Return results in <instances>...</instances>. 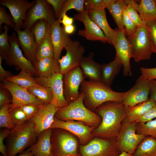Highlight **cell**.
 Returning a JSON list of instances; mask_svg holds the SVG:
<instances>
[{"mask_svg":"<svg viewBox=\"0 0 156 156\" xmlns=\"http://www.w3.org/2000/svg\"><path fill=\"white\" fill-rule=\"evenodd\" d=\"M122 21L125 34L127 38H129L135 34L138 27L130 18L125 10L123 14Z\"/></svg>","mask_w":156,"mask_h":156,"instance_id":"41","label":"cell"},{"mask_svg":"<svg viewBox=\"0 0 156 156\" xmlns=\"http://www.w3.org/2000/svg\"><path fill=\"white\" fill-rule=\"evenodd\" d=\"M60 23L56 20L51 25V37L54 48V57L57 60L60 58L62 50L70 38L64 32Z\"/></svg>","mask_w":156,"mask_h":156,"instance_id":"22","label":"cell"},{"mask_svg":"<svg viewBox=\"0 0 156 156\" xmlns=\"http://www.w3.org/2000/svg\"><path fill=\"white\" fill-rule=\"evenodd\" d=\"M137 133L156 139V118L143 123H136Z\"/></svg>","mask_w":156,"mask_h":156,"instance_id":"37","label":"cell"},{"mask_svg":"<svg viewBox=\"0 0 156 156\" xmlns=\"http://www.w3.org/2000/svg\"><path fill=\"white\" fill-rule=\"evenodd\" d=\"M5 24L10 27L15 31V24L11 15L8 13L5 7L0 6V31L2 29V25Z\"/></svg>","mask_w":156,"mask_h":156,"instance_id":"43","label":"cell"},{"mask_svg":"<svg viewBox=\"0 0 156 156\" xmlns=\"http://www.w3.org/2000/svg\"><path fill=\"white\" fill-rule=\"evenodd\" d=\"M151 81L149 98L156 103V80Z\"/></svg>","mask_w":156,"mask_h":156,"instance_id":"53","label":"cell"},{"mask_svg":"<svg viewBox=\"0 0 156 156\" xmlns=\"http://www.w3.org/2000/svg\"><path fill=\"white\" fill-rule=\"evenodd\" d=\"M151 81L140 75L134 85L124 92L122 103L125 108L132 107L149 99Z\"/></svg>","mask_w":156,"mask_h":156,"instance_id":"10","label":"cell"},{"mask_svg":"<svg viewBox=\"0 0 156 156\" xmlns=\"http://www.w3.org/2000/svg\"><path fill=\"white\" fill-rule=\"evenodd\" d=\"M10 92L12 97L9 109L27 105L40 107L45 104L29 93L26 88L7 81L0 83Z\"/></svg>","mask_w":156,"mask_h":156,"instance_id":"14","label":"cell"},{"mask_svg":"<svg viewBox=\"0 0 156 156\" xmlns=\"http://www.w3.org/2000/svg\"><path fill=\"white\" fill-rule=\"evenodd\" d=\"M12 97L10 92L6 88L0 85V107L12 103Z\"/></svg>","mask_w":156,"mask_h":156,"instance_id":"46","label":"cell"},{"mask_svg":"<svg viewBox=\"0 0 156 156\" xmlns=\"http://www.w3.org/2000/svg\"><path fill=\"white\" fill-rule=\"evenodd\" d=\"M154 1H155V3L156 4V0H154Z\"/></svg>","mask_w":156,"mask_h":156,"instance_id":"59","label":"cell"},{"mask_svg":"<svg viewBox=\"0 0 156 156\" xmlns=\"http://www.w3.org/2000/svg\"><path fill=\"white\" fill-rule=\"evenodd\" d=\"M10 26L5 25L4 31L0 35V56L4 59L8 57L10 49L8 35Z\"/></svg>","mask_w":156,"mask_h":156,"instance_id":"40","label":"cell"},{"mask_svg":"<svg viewBox=\"0 0 156 156\" xmlns=\"http://www.w3.org/2000/svg\"><path fill=\"white\" fill-rule=\"evenodd\" d=\"M85 78L82 70L79 66L63 75L64 95L68 104L79 96V87Z\"/></svg>","mask_w":156,"mask_h":156,"instance_id":"15","label":"cell"},{"mask_svg":"<svg viewBox=\"0 0 156 156\" xmlns=\"http://www.w3.org/2000/svg\"><path fill=\"white\" fill-rule=\"evenodd\" d=\"M59 129L54 132L52 131L51 141L53 156L77 154L78 143L76 138L68 131Z\"/></svg>","mask_w":156,"mask_h":156,"instance_id":"9","label":"cell"},{"mask_svg":"<svg viewBox=\"0 0 156 156\" xmlns=\"http://www.w3.org/2000/svg\"><path fill=\"white\" fill-rule=\"evenodd\" d=\"M15 32L17 34L18 43L25 56L34 65L36 62V56L38 46L31 29H24L23 30H18Z\"/></svg>","mask_w":156,"mask_h":156,"instance_id":"21","label":"cell"},{"mask_svg":"<svg viewBox=\"0 0 156 156\" xmlns=\"http://www.w3.org/2000/svg\"><path fill=\"white\" fill-rule=\"evenodd\" d=\"M18 156H33L31 152L27 150Z\"/></svg>","mask_w":156,"mask_h":156,"instance_id":"56","label":"cell"},{"mask_svg":"<svg viewBox=\"0 0 156 156\" xmlns=\"http://www.w3.org/2000/svg\"><path fill=\"white\" fill-rule=\"evenodd\" d=\"M127 6L126 12L130 18L138 27H142L148 29L146 25L141 19L135 7V1L133 0H126Z\"/></svg>","mask_w":156,"mask_h":156,"instance_id":"38","label":"cell"},{"mask_svg":"<svg viewBox=\"0 0 156 156\" xmlns=\"http://www.w3.org/2000/svg\"><path fill=\"white\" fill-rule=\"evenodd\" d=\"M9 105H5L0 108V127L12 130L16 126L12 120L9 112Z\"/></svg>","mask_w":156,"mask_h":156,"instance_id":"39","label":"cell"},{"mask_svg":"<svg viewBox=\"0 0 156 156\" xmlns=\"http://www.w3.org/2000/svg\"><path fill=\"white\" fill-rule=\"evenodd\" d=\"M132 156H156V139L145 137L139 144Z\"/></svg>","mask_w":156,"mask_h":156,"instance_id":"31","label":"cell"},{"mask_svg":"<svg viewBox=\"0 0 156 156\" xmlns=\"http://www.w3.org/2000/svg\"><path fill=\"white\" fill-rule=\"evenodd\" d=\"M51 103L40 107L38 112L30 119L34 124L37 136L43 131L50 129L58 110Z\"/></svg>","mask_w":156,"mask_h":156,"instance_id":"20","label":"cell"},{"mask_svg":"<svg viewBox=\"0 0 156 156\" xmlns=\"http://www.w3.org/2000/svg\"><path fill=\"white\" fill-rule=\"evenodd\" d=\"M34 66L39 77H47L55 73H60L58 60L53 57H47L36 61Z\"/></svg>","mask_w":156,"mask_h":156,"instance_id":"29","label":"cell"},{"mask_svg":"<svg viewBox=\"0 0 156 156\" xmlns=\"http://www.w3.org/2000/svg\"><path fill=\"white\" fill-rule=\"evenodd\" d=\"M0 156H3V155H1Z\"/></svg>","mask_w":156,"mask_h":156,"instance_id":"60","label":"cell"},{"mask_svg":"<svg viewBox=\"0 0 156 156\" xmlns=\"http://www.w3.org/2000/svg\"><path fill=\"white\" fill-rule=\"evenodd\" d=\"M11 130L5 128L0 132V152L3 156H7L6 148L4 143V139L10 134Z\"/></svg>","mask_w":156,"mask_h":156,"instance_id":"48","label":"cell"},{"mask_svg":"<svg viewBox=\"0 0 156 156\" xmlns=\"http://www.w3.org/2000/svg\"><path fill=\"white\" fill-rule=\"evenodd\" d=\"M155 118H156V105L141 118L137 123H145Z\"/></svg>","mask_w":156,"mask_h":156,"instance_id":"50","label":"cell"},{"mask_svg":"<svg viewBox=\"0 0 156 156\" xmlns=\"http://www.w3.org/2000/svg\"><path fill=\"white\" fill-rule=\"evenodd\" d=\"M6 81L11 82L27 89L38 84L35 77L23 70H21L18 75L8 78Z\"/></svg>","mask_w":156,"mask_h":156,"instance_id":"32","label":"cell"},{"mask_svg":"<svg viewBox=\"0 0 156 156\" xmlns=\"http://www.w3.org/2000/svg\"><path fill=\"white\" fill-rule=\"evenodd\" d=\"M105 9L103 0H86L84 3V9L99 10Z\"/></svg>","mask_w":156,"mask_h":156,"instance_id":"45","label":"cell"},{"mask_svg":"<svg viewBox=\"0 0 156 156\" xmlns=\"http://www.w3.org/2000/svg\"><path fill=\"white\" fill-rule=\"evenodd\" d=\"M117 156H132V155L129 154L125 152H122L120 155Z\"/></svg>","mask_w":156,"mask_h":156,"instance_id":"57","label":"cell"},{"mask_svg":"<svg viewBox=\"0 0 156 156\" xmlns=\"http://www.w3.org/2000/svg\"><path fill=\"white\" fill-rule=\"evenodd\" d=\"M66 0H46L48 3L53 7L55 12V16L58 18L62 6Z\"/></svg>","mask_w":156,"mask_h":156,"instance_id":"51","label":"cell"},{"mask_svg":"<svg viewBox=\"0 0 156 156\" xmlns=\"http://www.w3.org/2000/svg\"><path fill=\"white\" fill-rule=\"evenodd\" d=\"M156 105V103L149 98L145 102L132 107L125 108V119L129 122L137 123L141 118Z\"/></svg>","mask_w":156,"mask_h":156,"instance_id":"30","label":"cell"},{"mask_svg":"<svg viewBox=\"0 0 156 156\" xmlns=\"http://www.w3.org/2000/svg\"><path fill=\"white\" fill-rule=\"evenodd\" d=\"M62 28L64 32L68 35L73 33L75 30V26L73 24L65 26H63Z\"/></svg>","mask_w":156,"mask_h":156,"instance_id":"55","label":"cell"},{"mask_svg":"<svg viewBox=\"0 0 156 156\" xmlns=\"http://www.w3.org/2000/svg\"><path fill=\"white\" fill-rule=\"evenodd\" d=\"M15 32L8 36L10 49L8 57L4 60L5 63L10 66H14L17 71L23 70L34 77H39L33 64L23 54Z\"/></svg>","mask_w":156,"mask_h":156,"instance_id":"7","label":"cell"},{"mask_svg":"<svg viewBox=\"0 0 156 156\" xmlns=\"http://www.w3.org/2000/svg\"><path fill=\"white\" fill-rule=\"evenodd\" d=\"M36 0L29 2L25 0H0L1 5L9 10L15 24V31L21 30L26 13L35 3Z\"/></svg>","mask_w":156,"mask_h":156,"instance_id":"19","label":"cell"},{"mask_svg":"<svg viewBox=\"0 0 156 156\" xmlns=\"http://www.w3.org/2000/svg\"><path fill=\"white\" fill-rule=\"evenodd\" d=\"M44 19L52 25L56 19L48 4L44 0H36L35 4L27 12L23 28L31 30L38 21Z\"/></svg>","mask_w":156,"mask_h":156,"instance_id":"13","label":"cell"},{"mask_svg":"<svg viewBox=\"0 0 156 156\" xmlns=\"http://www.w3.org/2000/svg\"><path fill=\"white\" fill-rule=\"evenodd\" d=\"M84 0H68L63 4L57 20L60 22L63 16L68 10L75 9L78 12L84 9Z\"/></svg>","mask_w":156,"mask_h":156,"instance_id":"36","label":"cell"},{"mask_svg":"<svg viewBox=\"0 0 156 156\" xmlns=\"http://www.w3.org/2000/svg\"><path fill=\"white\" fill-rule=\"evenodd\" d=\"M64 49L66 51V54L57 60L60 73L63 75L79 66L85 51V48L79 41L73 40L70 38Z\"/></svg>","mask_w":156,"mask_h":156,"instance_id":"11","label":"cell"},{"mask_svg":"<svg viewBox=\"0 0 156 156\" xmlns=\"http://www.w3.org/2000/svg\"><path fill=\"white\" fill-rule=\"evenodd\" d=\"M127 38L130 45L131 57L135 62H138L151 58L153 52L147 29L138 27L135 34Z\"/></svg>","mask_w":156,"mask_h":156,"instance_id":"6","label":"cell"},{"mask_svg":"<svg viewBox=\"0 0 156 156\" xmlns=\"http://www.w3.org/2000/svg\"><path fill=\"white\" fill-rule=\"evenodd\" d=\"M80 93L79 96L76 100L58 109L55 117L61 120L80 121L89 126L96 128L100 124L101 118L96 113L86 107L83 102V94Z\"/></svg>","mask_w":156,"mask_h":156,"instance_id":"3","label":"cell"},{"mask_svg":"<svg viewBox=\"0 0 156 156\" xmlns=\"http://www.w3.org/2000/svg\"><path fill=\"white\" fill-rule=\"evenodd\" d=\"M3 59L0 56V80L1 82L5 81L8 78L14 75L10 71L5 70L3 67L2 63Z\"/></svg>","mask_w":156,"mask_h":156,"instance_id":"52","label":"cell"},{"mask_svg":"<svg viewBox=\"0 0 156 156\" xmlns=\"http://www.w3.org/2000/svg\"><path fill=\"white\" fill-rule=\"evenodd\" d=\"M27 89L29 93L45 104L51 103L53 94L50 88L42 86L38 83Z\"/></svg>","mask_w":156,"mask_h":156,"instance_id":"34","label":"cell"},{"mask_svg":"<svg viewBox=\"0 0 156 156\" xmlns=\"http://www.w3.org/2000/svg\"><path fill=\"white\" fill-rule=\"evenodd\" d=\"M20 107L28 119H29L38 112L40 107L32 105H27Z\"/></svg>","mask_w":156,"mask_h":156,"instance_id":"47","label":"cell"},{"mask_svg":"<svg viewBox=\"0 0 156 156\" xmlns=\"http://www.w3.org/2000/svg\"><path fill=\"white\" fill-rule=\"evenodd\" d=\"M66 156H80L79 155L77 154H72L67 155Z\"/></svg>","mask_w":156,"mask_h":156,"instance_id":"58","label":"cell"},{"mask_svg":"<svg viewBox=\"0 0 156 156\" xmlns=\"http://www.w3.org/2000/svg\"><path fill=\"white\" fill-rule=\"evenodd\" d=\"M116 35L113 45L116 51V56L118 58L123 67V76L132 75L130 60L132 58L130 45L124 31L115 29Z\"/></svg>","mask_w":156,"mask_h":156,"instance_id":"17","label":"cell"},{"mask_svg":"<svg viewBox=\"0 0 156 156\" xmlns=\"http://www.w3.org/2000/svg\"><path fill=\"white\" fill-rule=\"evenodd\" d=\"M31 30L38 47L45 37L51 33V25L46 20H40L34 24Z\"/></svg>","mask_w":156,"mask_h":156,"instance_id":"33","label":"cell"},{"mask_svg":"<svg viewBox=\"0 0 156 156\" xmlns=\"http://www.w3.org/2000/svg\"><path fill=\"white\" fill-rule=\"evenodd\" d=\"M146 25L148 27L153 52L156 53V20L148 23Z\"/></svg>","mask_w":156,"mask_h":156,"instance_id":"44","label":"cell"},{"mask_svg":"<svg viewBox=\"0 0 156 156\" xmlns=\"http://www.w3.org/2000/svg\"><path fill=\"white\" fill-rule=\"evenodd\" d=\"M74 18L76 20L82 22L84 26V29L78 31V35L89 40L100 41L103 43L108 42L110 44L103 31L90 18L86 10H84L78 12L74 15Z\"/></svg>","mask_w":156,"mask_h":156,"instance_id":"18","label":"cell"},{"mask_svg":"<svg viewBox=\"0 0 156 156\" xmlns=\"http://www.w3.org/2000/svg\"><path fill=\"white\" fill-rule=\"evenodd\" d=\"M87 11L90 19L103 31L109 40L110 44L113 45L116 35V29H112L109 25L107 19L105 9L90 10Z\"/></svg>","mask_w":156,"mask_h":156,"instance_id":"24","label":"cell"},{"mask_svg":"<svg viewBox=\"0 0 156 156\" xmlns=\"http://www.w3.org/2000/svg\"><path fill=\"white\" fill-rule=\"evenodd\" d=\"M122 64L115 56L112 62L101 65V82L111 88L116 77L119 73Z\"/></svg>","mask_w":156,"mask_h":156,"instance_id":"28","label":"cell"},{"mask_svg":"<svg viewBox=\"0 0 156 156\" xmlns=\"http://www.w3.org/2000/svg\"><path fill=\"white\" fill-rule=\"evenodd\" d=\"M63 76V75L60 73H56L49 77H35L39 84L51 88L53 94L51 103L58 109L68 104L64 96Z\"/></svg>","mask_w":156,"mask_h":156,"instance_id":"16","label":"cell"},{"mask_svg":"<svg viewBox=\"0 0 156 156\" xmlns=\"http://www.w3.org/2000/svg\"><path fill=\"white\" fill-rule=\"evenodd\" d=\"M146 136L137 133L136 123L129 122L125 119L116 138V143L122 152L132 155L139 144Z\"/></svg>","mask_w":156,"mask_h":156,"instance_id":"8","label":"cell"},{"mask_svg":"<svg viewBox=\"0 0 156 156\" xmlns=\"http://www.w3.org/2000/svg\"><path fill=\"white\" fill-rule=\"evenodd\" d=\"M12 120L16 126L28 120L21 107L9 109Z\"/></svg>","mask_w":156,"mask_h":156,"instance_id":"42","label":"cell"},{"mask_svg":"<svg viewBox=\"0 0 156 156\" xmlns=\"http://www.w3.org/2000/svg\"><path fill=\"white\" fill-rule=\"evenodd\" d=\"M95 110L101 120L100 125L93 130L92 137L116 139L122 122L126 118L125 107L122 103L106 102L98 107Z\"/></svg>","mask_w":156,"mask_h":156,"instance_id":"1","label":"cell"},{"mask_svg":"<svg viewBox=\"0 0 156 156\" xmlns=\"http://www.w3.org/2000/svg\"><path fill=\"white\" fill-rule=\"evenodd\" d=\"M105 8L107 9L113 18L120 31H124L122 23V16L125 10L127 3L126 0H103Z\"/></svg>","mask_w":156,"mask_h":156,"instance_id":"26","label":"cell"},{"mask_svg":"<svg viewBox=\"0 0 156 156\" xmlns=\"http://www.w3.org/2000/svg\"><path fill=\"white\" fill-rule=\"evenodd\" d=\"M94 53L91 52L89 55L83 57L79 66L85 78L89 81L101 82V65L93 60Z\"/></svg>","mask_w":156,"mask_h":156,"instance_id":"25","label":"cell"},{"mask_svg":"<svg viewBox=\"0 0 156 156\" xmlns=\"http://www.w3.org/2000/svg\"><path fill=\"white\" fill-rule=\"evenodd\" d=\"M80 89L83 95L84 105L92 111L106 102H122L124 92L114 91L101 82L84 80Z\"/></svg>","mask_w":156,"mask_h":156,"instance_id":"2","label":"cell"},{"mask_svg":"<svg viewBox=\"0 0 156 156\" xmlns=\"http://www.w3.org/2000/svg\"><path fill=\"white\" fill-rule=\"evenodd\" d=\"M81 156H117L122 152L116 139L96 137L80 147Z\"/></svg>","mask_w":156,"mask_h":156,"instance_id":"5","label":"cell"},{"mask_svg":"<svg viewBox=\"0 0 156 156\" xmlns=\"http://www.w3.org/2000/svg\"><path fill=\"white\" fill-rule=\"evenodd\" d=\"M73 18L68 16L65 14L63 16L60 23L63 24V26H65L73 24Z\"/></svg>","mask_w":156,"mask_h":156,"instance_id":"54","label":"cell"},{"mask_svg":"<svg viewBox=\"0 0 156 156\" xmlns=\"http://www.w3.org/2000/svg\"><path fill=\"white\" fill-rule=\"evenodd\" d=\"M96 128L89 126L80 121L61 120L55 117L50 129H59L68 131L76 136L80 143L85 145L93 137L92 132Z\"/></svg>","mask_w":156,"mask_h":156,"instance_id":"12","label":"cell"},{"mask_svg":"<svg viewBox=\"0 0 156 156\" xmlns=\"http://www.w3.org/2000/svg\"><path fill=\"white\" fill-rule=\"evenodd\" d=\"M142 75L145 78L150 80H156V67L153 68H141Z\"/></svg>","mask_w":156,"mask_h":156,"instance_id":"49","label":"cell"},{"mask_svg":"<svg viewBox=\"0 0 156 156\" xmlns=\"http://www.w3.org/2000/svg\"><path fill=\"white\" fill-rule=\"evenodd\" d=\"M37 137L34 124L30 119L16 126L7 137V156H15L23 153L26 148L34 144Z\"/></svg>","mask_w":156,"mask_h":156,"instance_id":"4","label":"cell"},{"mask_svg":"<svg viewBox=\"0 0 156 156\" xmlns=\"http://www.w3.org/2000/svg\"><path fill=\"white\" fill-rule=\"evenodd\" d=\"M52 129L42 132L36 143L28 149L33 156H53L52 152L51 136Z\"/></svg>","mask_w":156,"mask_h":156,"instance_id":"23","label":"cell"},{"mask_svg":"<svg viewBox=\"0 0 156 156\" xmlns=\"http://www.w3.org/2000/svg\"><path fill=\"white\" fill-rule=\"evenodd\" d=\"M51 34V33L48 34L38 47L36 56V61L47 57H54V50Z\"/></svg>","mask_w":156,"mask_h":156,"instance_id":"35","label":"cell"},{"mask_svg":"<svg viewBox=\"0 0 156 156\" xmlns=\"http://www.w3.org/2000/svg\"><path fill=\"white\" fill-rule=\"evenodd\" d=\"M134 1L135 9L145 25L156 20V4L154 0Z\"/></svg>","mask_w":156,"mask_h":156,"instance_id":"27","label":"cell"}]
</instances>
